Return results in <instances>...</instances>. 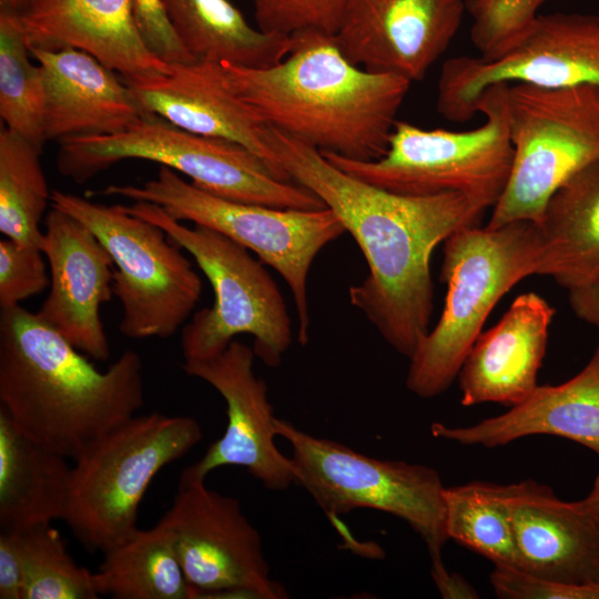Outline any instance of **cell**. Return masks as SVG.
<instances>
[{
  "mask_svg": "<svg viewBox=\"0 0 599 599\" xmlns=\"http://www.w3.org/2000/svg\"><path fill=\"white\" fill-rule=\"evenodd\" d=\"M432 578L440 596L446 599H476L479 595L460 575L450 572L446 566L430 569Z\"/></svg>",
  "mask_w": 599,
  "mask_h": 599,
  "instance_id": "cell-39",
  "label": "cell"
},
{
  "mask_svg": "<svg viewBox=\"0 0 599 599\" xmlns=\"http://www.w3.org/2000/svg\"><path fill=\"white\" fill-rule=\"evenodd\" d=\"M568 298L578 318L599 328V280L569 290Z\"/></svg>",
  "mask_w": 599,
  "mask_h": 599,
  "instance_id": "cell-38",
  "label": "cell"
},
{
  "mask_svg": "<svg viewBox=\"0 0 599 599\" xmlns=\"http://www.w3.org/2000/svg\"><path fill=\"white\" fill-rule=\"evenodd\" d=\"M18 13L29 51L80 50L123 81L170 70L145 44L132 0H29Z\"/></svg>",
  "mask_w": 599,
  "mask_h": 599,
  "instance_id": "cell-20",
  "label": "cell"
},
{
  "mask_svg": "<svg viewBox=\"0 0 599 599\" xmlns=\"http://www.w3.org/2000/svg\"><path fill=\"white\" fill-rule=\"evenodd\" d=\"M270 143L278 175L313 192L357 243L368 274L349 287L351 304L409 359L429 332L434 250L456 231L475 225L488 207L460 193L409 196L383 190L272 126Z\"/></svg>",
  "mask_w": 599,
  "mask_h": 599,
  "instance_id": "cell-1",
  "label": "cell"
},
{
  "mask_svg": "<svg viewBox=\"0 0 599 599\" xmlns=\"http://www.w3.org/2000/svg\"><path fill=\"white\" fill-rule=\"evenodd\" d=\"M432 435L465 446L495 448L519 438L550 435L570 439L599 456V344L572 378L537 386L521 403L468 426L434 423Z\"/></svg>",
  "mask_w": 599,
  "mask_h": 599,
  "instance_id": "cell-23",
  "label": "cell"
},
{
  "mask_svg": "<svg viewBox=\"0 0 599 599\" xmlns=\"http://www.w3.org/2000/svg\"><path fill=\"white\" fill-rule=\"evenodd\" d=\"M19 532L22 599H97L94 572L79 566L50 524Z\"/></svg>",
  "mask_w": 599,
  "mask_h": 599,
  "instance_id": "cell-31",
  "label": "cell"
},
{
  "mask_svg": "<svg viewBox=\"0 0 599 599\" xmlns=\"http://www.w3.org/2000/svg\"><path fill=\"white\" fill-rule=\"evenodd\" d=\"M540 230L536 274L552 277L568 291L599 280V160L555 192Z\"/></svg>",
  "mask_w": 599,
  "mask_h": 599,
  "instance_id": "cell-25",
  "label": "cell"
},
{
  "mask_svg": "<svg viewBox=\"0 0 599 599\" xmlns=\"http://www.w3.org/2000/svg\"><path fill=\"white\" fill-rule=\"evenodd\" d=\"M275 432L292 447L295 484L312 496L333 522L357 508L396 516L426 544L432 568L445 565V486L434 468L373 458L277 417Z\"/></svg>",
  "mask_w": 599,
  "mask_h": 599,
  "instance_id": "cell-11",
  "label": "cell"
},
{
  "mask_svg": "<svg viewBox=\"0 0 599 599\" xmlns=\"http://www.w3.org/2000/svg\"><path fill=\"white\" fill-rule=\"evenodd\" d=\"M508 124L514 160L488 224H541L555 192L599 160V85L548 88L509 83Z\"/></svg>",
  "mask_w": 599,
  "mask_h": 599,
  "instance_id": "cell-10",
  "label": "cell"
},
{
  "mask_svg": "<svg viewBox=\"0 0 599 599\" xmlns=\"http://www.w3.org/2000/svg\"><path fill=\"white\" fill-rule=\"evenodd\" d=\"M123 82L145 112L189 132L238 143L283 180L274 165L271 126L235 92L222 63H172L166 73Z\"/></svg>",
  "mask_w": 599,
  "mask_h": 599,
  "instance_id": "cell-18",
  "label": "cell"
},
{
  "mask_svg": "<svg viewBox=\"0 0 599 599\" xmlns=\"http://www.w3.org/2000/svg\"><path fill=\"white\" fill-rule=\"evenodd\" d=\"M144 404L140 355L99 370L37 313L0 312V408L29 438L74 459Z\"/></svg>",
  "mask_w": 599,
  "mask_h": 599,
  "instance_id": "cell-2",
  "label": "cell"
},
{
  "mask_svg": "<svg viewBox=\"0 0 599 599\" xmlns=\"http://www.w3.org/2000/svg\"><path fill=\"white\" fill-rule=\"evenodd\" d=\"M354 0H253L260 30L291 35L304 30L336 34Z\"/></svg>",
  "mask_w": 599,
  "mask_h": 599,
  "instance_id": "cell-33",
  "label": "cell"
},
{
  "mask_svg": "<svg viewBox=\"0 0 599 599\" xmlns=\"http://www.w3.org/2000/svg\"><path fill=\"white\" fill-rule=\"evenodd\" d=\"M19 13L0 10V115L6 128L42 151L45 90L41 67L29 60Z\"/></svg>",
  "mask_w": 599,
  "mask_h": 599,
  "instance_id": "cell-30",
  "label": "cell"
},
{
  "mask_svg": "<svg viewBox=\"0 0 599 599\" xmlns=\"http://www.w3.org/2000/svg\"><path fill=\"white\" fill-rule=\"evenodd\" d=\"M555 308L540 295H518L500 321L480 333L458 373L460 403L512 407L538 386Z\"/></svg>",
  "mask_w": 599,
  "mask_h": 599,
  "instance_id": "cell-21",
  "label": "cell"
},
{
  "mask_svg": "<svg viewBox=\"0 0 599 599\" xmlns=\"http://www.w3.org/2000/svg\"><path fill=\"white\" fill-rule=\"evenodd\" d=\"M29 0H0V8L20 12Z\"/></svg>",
  "mask_w": 599,
  "mask_h": 599,
  "instance_id": "cell-41",
  "label": "cell"
},
{
  "mask_svg": "<svg viewBox=\"0 0 599 599\" xmlns=\"http://www.w3.org/2000/svg\"><path fill=\"white\" fill-rule=\"evenodd\" d=\"M129 159L156 162L189 176L195 186L221 197L277 209L317 210L324 203L309 190L276 176L245 146L183 130L149 114L113 134L59 141L57 169L77 183Z\"/></svg>",
  "mask_w": 599,
  "mask_h": 599,
  "instance_id": "cell-5",
  "label": "cell"
},
{
  "mask_svg": "<svg viewBox=\"0 0 599 599\" xmlns=\"http://www.w3.org/2000/svg\"><path fill=\"white\" fill-rule=\"evenodd\" d=\"M517 82L548 88L599 85V17L539 13L496 58L448 59L437 83V111L451 122H465L477 113L488 87Z\"/></svg>",
  "mask_w": 599,
  "mask_h": 599,
  "instance_id": "cell-13",
  "label": "cell"
},
{
  "mask_svg": "<svg viewBox=\"0 0 599 599\" xmlns=\"http://www.w3.org/2000/svg\"><path fill=\"white\" fill-rule=\"evenodd\" d=\"M162 2L180 42L196 61L264 69L291 50V35L254 29L229 0Z\"/></svg>",
  "mask_w": 599,
  "mask_h": 599,
  "instance_id": "cell-26",
  "label": "cell"
},
{
  "mask_svg": "<svg viewBox=\"0 0 599 599\" xmlns=\"http://www.w3.org/2000/svg\"><path fill=\"white\" fill-rule=\"evenodd\" d=\"M291 39L290 52L275 65L222 62L235 92L270 126L321 152L357 161L382 158L412 82L352 63L335 34L304 30Z\"/></svg>",
  "mask_w": 599,
  "mask_h": 599,
  "instance_id": "cell-3",
  "label": "cell"
},
{
  "mask_svg": "<svg viewBox=\"0 0 599 599\" xmlns=\"http://www.w3.org/2000/svg\"><path fill=\"white\" fill-rule=\"evenodd\" d=\"M585 500L593 517L599 535V473L596 476L592 488Z\"/></svg>",
  "mask_w": 599,
  "mask_h": 599,
  "instance_id": "cell-40",
  "label": "cell"
},
{
  "mask_svg": "<svg viewBox=\"0 0 599 599\" xmlns=\"http://www.w3.org/2000/svg\"><path fill=\"white\" fill-rule=\"evenodd\" d=\"M509 508L516 568L569 583L599 582V535L583 499L565 501L527 479L502 485Z\"/></svg>",
  "mask_w": 599,
  "mask_h": 599,
  "instance_id": "cell-19",
  "label": "cell"
},
{
  "mask_svg": "<svg viewBox=\"0 0 599 599\" xmlns=\"http://www.w3.org/2000/svg\"><path fill=\"white\" fill-rule=\"evenodd\" d=\"M43 72L45 140L113 134L149 115L114 71L87 52L34 49Z\"/></svg>",
  "mask_w": 599,
  "mask_h": 599,
  "instance_id": "cell-22",
  "label": "cell"
},
{
  "mask_svg": "<svg viewBox=\"0 0 599 599\" xmlns=\"http://www.w3.org/2000/svg\"><path fill=\"white\" fill-rule=\"evenodd\" d=\"M41 150L22 135L0 131V232L41 250L42 216L51 192L40 161Z\"/></svg>",
  "mask_w": 599,
  "mask_h": 599,
  "instance_id": "cell-28",
  "label": "cell"
},
{
  "mask_svg": "<svg viewBox=\"0 0 599 599\" xmlns=\"http://www.w3.org/2000/svg\"><path fill=\"white\" fill-rule=\"evenodd\" d=\"M132 6L139 31L155 55L169 64L196 61L180 42L162 0H132Z\"/></svg>",
  "mask_w": 599,
  "mask_h": 599,
  "instance_id": "cell-36",
  "label": "cell"
},
{
  "mask_svg": "<svg viewBox=\"0 0 599 599\" xmlns=\"http://www.w3.org/2000/svg\"><path fill=\"white\" fill-rule=\"evenodd\" d=\"M70 476L67 457L29 438L0 408V530L62 519Z\"/></svg>",
  "mask_w": 599,
  "mask_h": 599,
  "instance_id": "cell-24",
  "label": "cell"
},
{
  "mask_svg": "<svg viewBox=\"0 0 599 599\" xmlns=\"http://www.w3.org/2000/svg\"><path fill=\"white\" fill-rule=\"evenodd\" d=\"M541 243L540 225L532 221L496 229L469 225L445 240V305L409 358L408 390L433 398L448 389L494 306L519 281L536 274Z\"/></svg>",
  "mask_w": 599,
  "mask_h": 599,
  "instance_id": "cell-4",
  "label": "cell"
},
{
  "mask_svg": "<svg viewBox=\"0 0 599 599\" xmlns=\"http://www.w3.org/2000/svg\"><path fill=\"white\" fill-rule=\"evenodd\" d=\"M41 251L49 262L50 284L38 316L84 355L108 361L100 308L114 294L110 253L82 222L52 206Z\"/></svg>",
  "mask_w": 599,
  "mask_h": 599,
  "instance_id": "cell-17",
  "label": "cell"
},
{
  "mask_svg": "<svg viewBox=\"0 0 599 599\" xmlns=\"http://www.w3.org/2000/svg\"><path fill=\"white\" fill-rule=\"evenodd\" d=\"M94 572L99 595L115 599H194L169 531L158 521L103 552Z\"/></svg>",
  "mask_w": 599,
  "mask_h": 599,
  "instance_id": "cell-27",
  "label": "cell"
},
{
  "mask_svg": "<svg viewBox=\"0 0 599 599\" xmlns=\"http://www.w3.org/2000/svg\"><path fill=\"white\" fill-rule=\"evenodd\" d=\"M448 539L483 555L495 567L516 568L514 528L502 485L473 481L445 487Z\"/></svg>",
  "mask_w": 599,
  "mask_h": 599,
  "instance_id": "cell-29",
  "label": "cell"
},
{
  "mask_svg": "<svg viewBox=\"0 0 599 599\" xmlns=\"http://www.w3.org/2000/svg\"><path fill=\"white\" fill-rule=\"evenodd\" d=\"M201 425L189 416L135 415L73 460L62 520L92 551L131 538L141 500L156 474L195 447Z\"/></svg>",
  "mask_w": 599,
  "mask_h": 599,
  "instance_id": "cell-7",
  "label": "cell"
},
{
  "mask_svg": "<svg viewBox=\"0 0 599 599\" xmlns=\"http://www.w3.org/2000/svg\"><path fill=\"white\" fill-rule=\"evenodd\" d=\"M100 194L156 204L177 221L212 229L254 252L285 281L297 313L298 339L308 342L311 266L327 244L346 232L329 209H277L224 199L184 181L164 165L155 179L141 185L112 184Z\"/></svg>",
  "mask_w": 599,
  "mask_h": 599,
  "instance_id": "cell-9",
  "label": "cell"
},
{
  "mask_svg": "<svg viewBox=\"0 0 599 599\" xmlns=\"http://www.w3.org/2000/svg\"><path fill=\"white\" fill-rule=\"evenodd\" d=\"M125 210L159 225L191 254L212 285L213 305L197 311L181 329L184 361L211 358L235 336L248 334L256 357L268 367L281 365L292 345V322L262 262L230 237L202 225L185 226L156 204L134 202Z\"/></svg>",
  "mask_w": 599,
  "mask_h": 599,
  "instance_id": "cell-8",
  "label": "cell"
},
{
  "mask_svg": "<svg viewBox=\"0 0 599 599\" xmlns=\"http://www.w3.org/2000/svg\"><path fill=\"white\" fill-rule=\"evenodd\" d=\"M43 252L8 237L0 241V307H12L50 284Z\"/></svg>",
  "mask_w": 599,
  "mask_h": 599,
  "instance_id": "cell-34",
  "label": "cell"
},
{
  "mask_svg": "<svg viewBox=\"0 0 599 599\" xmlns=\"http://www.w3.org/2000/svg\"><path fill=\"white\" fill-rule=\"evenodd\" d=\"M254 351L233 339L219 355L184 361L183 370L210 384L224 399L227 423L223 435L181 477L205 479L223 466L244 467L266 489L281 491L295 484L290 457L275 445V416L267 385L254 372Z\"/></svg>",
  "mask_w": 599,
  "mask_h": 599,
  "instance_id": "cell-15",
  "label": "cell"
},
{
  "mask_svg": "<svg viewBox=\"0 0 599 599\" xmlns=\"http://www.w3.org/2000/svg\"><path fill=\"white\" fill-rule=\"evenodd\" d=\"M169 531L195 598H287L273 580L257 529L240 500L180 477L171 507L159 520Z\"/></svg>",
  "mask_w": 599,
  "mask_h": 599,
  "instance_id": "cell-14",
  "label": "cell"
},
{
  "mask_svg": "<svg viewBox=\"0 0 599 599\" xmlns=\"http://www.w3.org/2000/svg\"><path fill=\"white\" fill-rule=\"evenodd\" d=\"M19 532L0 530V599H22Z\"/></svg>",
  "mask_w": 599,
  "mask_h": 599,
  "instance_id": "cell-37",
  "label": "cell"
},
{
  "mask_svg": "<svg viewBox=\"0 0 599 599\" xmlns=\"http://www.w3.org/2000/svg\"><path fill=\"white\" fill-rule=\"evenodd\" d=\"M489 581L495 593L504 599H599V582L569 583L535 577L515 568L495 567Z\"/></svg>",
  "mask_w": 599,
  "mask_h": 599,
  "instance_id": "cell-35",
  "label": "cell"
},
{
  "mask_svg": "<svg viewBox=\"0 0 599 599\" xmlns=\"http://www.w3.org/2000/svg\"><path fill=\"white\" fill-rule=\"evenodd\" d=\"M546 0H467L473 18L470 39L479 57L494 59L504 53L539 14Z\"/></svg>",
  "mask_w": 599,
  "mask_h": 599,
  "instance_id": "cell-32",
  "label": "cell"
},
{
  "mask_svg": "<svg viewBox=\"0 0 599 599\" xmlns=\"http://www.w3.org/2000/svg\"><path fill=\"white\" fill-rule=\"evenodd\" d=\"M465 9L463 0H354L335 39L352 63L418 81L448 48Z\"/></svg>",
  "mask_w": 599,
  "mask_h": 599,
  "instance_id": "cell-16",
  "label": "cell"
},
{
  "mask_svg": "<svg viewBox=\"0 0 599 599\" xmlns=\"http://www.w3.org/2000/svg\"><path fill=\"white\" fill-rule=\"evenodd\" d=\"M508 87L497 83L483 92L476 110L485 120L474 130H426L397 120L379 159L357 161L319 152L349 175L396 194L460 193L493 207L506 187L514 160Z\"/></svg>",
  "mask_w": 599,
  "mask_h": 599,
  "instance_id": "cell-6",
  "label": "cell"
},
{
  "mask_svg": "<svg viewBox=\"0 0 599 599\" xmlns=\"http://www.w3.org/2000/svg\"><path fill=\"white\" fill-rule=\"evenodd\" d=\"M50 205L82 222L110 253L113 293L123 307L119 331L129 338H167L185 323L202 282L182 247L156 224L124 205L91 202L53 190Z\"/></svg>",
  "mask_w": 599,
  "mask_h": 599,
  "instance_id": "cell-12",
  "label": "cell"
}]
</instances>
